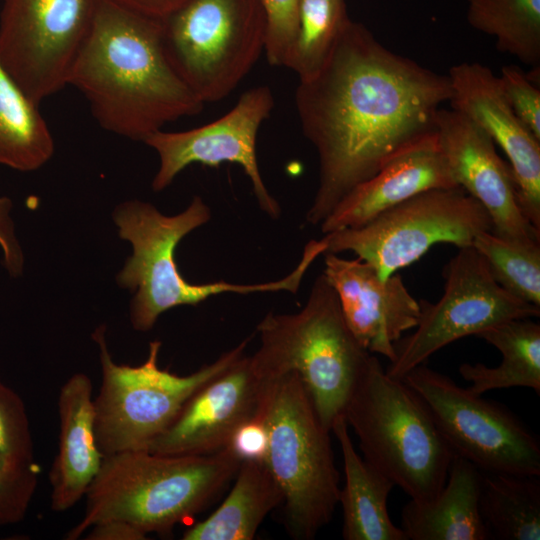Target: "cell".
<instances>
[{
  "label": "cell",
  "mask_w": 540,
  "mask_h": 540,
  "mask_svg": "<svg viewBox=\"0 0 540 540\" xmlns=\"http://www.w3.org/2000/svg\"><path fill=\"white\" fill-rule=\"evenodd\" d=\"M450 97L448 75L387 49L350 19L320 69L299 79L295 92L302 132L319 160L306 221L320 225L353 188L434 134Z\"/></svg>",
  "instance_id": "6da1fadb"
},
{
  "label": "cell",
  "mask_w": 540,
  "mask_h": 540,
  "mask_svg": "<svg viewBox=\"0 0 540 540\" xmlns=\"http://www.w3.org/2000/svg\"><path fill=\"white\" fill-rule=\"evenodd\" d=\"M68 85L83 94L102 128L142 142L204 106L168 58L163 20L109 0L97 2Z\"/></svg>",
  "instance_id": "7a4b0ae2"
},
{
  "label": "cell",
  "mask_w": 540,
  "mask_h": 540,
  "mask_svg": "<svg viewBox=\"0 0 540 540\" xmlns=\"http://www.w3.org/2000/svg\"><path fill=\"white\" fill-rule=\"evenodd\" d=\"M241 461L229 446L206 455L141 449L104 456L85 494L84 515L65 539H79L107 520L127 522L146 534L169 535L211 502L235 477Z\"/></svg>",
  "instance_id": "3957f363"
},
{
  "label": "cell",
  "mask_w": 540,
  "mask_h": 540,
  "mask_svg": "<svg viewBox=\"0 0 540 540\" xmlns=\"http://www.w3.org/2000/svg\"><path fill=\"white\" fill-rule=\"evenodd\" d=\"M119 237L132 246V255L116 276L121 288L134 293L130 302L133 329L149 331L159 316L171 308L198 305L222 293L288 291L296 293L315 258L303 252L297 266L279 280L256 284L216 281L192 284L181 275L175 250L179 242L196 228L206 224L211 211L198 196L179 214H162L154 205L129 200L117 205L112 214Z\"/></svg>",
  "instance_id": "277c9868"
},
{
  "label": "cell",
  "mask_w": 540,
  "mask_h": 540,
  "mask_svg": "<svg viewBox=\"0 0 540 540\" xmlns=\"http://www.w3.org/2000/svg\"><path fill=\"white\" fill-rule=\"evenodd\" d=\"M260 345L251 355L257 371L272 381L296 373L323 426L331 431L371 353L356 339L337 295L322 273L304 307L292 314L269 312L258 324Z\"/></svg>",
  "instance_id": "5b68a950"
},
{
  "label": "cell",
  "mask_w": 540,
  "mask_h": 540,
  "mask_svg": "<svg viewBox=\"0 0 540 540\" xmlns=\"http://www.w3.org/2000/svg\"><path fill=\"white\" fill-rule=\"evenodd\" d=\"M343 416L363 458L412 500L432 499L444 486L453 452L418 394L389 376L371 354Z\"/></svg>",
  "instance_id": "8992f818"
},
{
  "label": "cell",
  "mask_w": 540,
  "mask_h": 540,
  "mask_svg": "<svg viewBox=\"0 0 540 540\" xmlns=\"http://www.w3.org/2000/svg\"><path fill=\"white\" fill-rule=\"evenodd\" d=\"M259 418L268 436L263 461L283 495L285 529L294 539L312 540L338 505L340 475L331 431L296 373L271 382Z\"/></svg>",
  "instance_id": "52a82bcc"
},
{
  "label": "cell",
  "mask_w": 540,
  "mask_h": 540,
  "mask_svg": "<svg viewBox=\"0 0 540 540\" xmlns=\"http://www.w3.org/2000/svg\"><path fill=\"white\" fill-rule=\"evenodd\" d=\"M106 327L98 326L92 339L99 348L102 380L94 398L95 436L104 456L146 449L174 421L189 398L205 383L245 354L249 338L211 364L181 376L158 364L161 342L149 343L146 360L138 366L113 361Z\"/></svg>",
  "instance_id": "ba28073f"
},
{
  "label": "cell",
  "mask_w": 540,
  "mask_h": 540,
  "mask_svg": "<svg viewBox=\"0 0 540 540\" xmlns=\"http://www.w3.org/2000/svg\"><path fill=\"white\" fill-rule=\"evenodd\" d=\"M176 72L205 104L227 97L264 52L266 18L259 0H189L163 20Z\"/></svg>",
  "instance_id": "9c48e42d"
},
{
  "label": "cell",
  "mask_w": 540,
  "mask_h": 540,
  "mask_svg": "<svg viewBox=\"0 0 540 540\" xmlns=\"http://www.w3.org/2000/svg\"><path fill=\"white\" fill-rule=\"evenodd\" d=\"M492 230L484 207L460 187L421 192L366 224L324 235L325 253L350 251L371 264L381 278L419 260L436 244L472 246Z\"/></svg>",
  "instance_id": "30bf717a"
},
{
  "label": "cell",
  "mask_w": 540,
  "mask_h": 540,
  "mask_svg": "<svg viewBox=\"0 0 540 540\" xmlns=\"http://www.w3.org/2000/svg\"><path fill=\"white\" fill-rule=\"evenodd\" d=\"M402 380L421 398L454 455L484 473L540 476L539 440L511 410L425 363Z\"/></svg>",
  "instance_id": "8fae6325"
},
{
  "label": "cell",
  "mask_w": 540,
  "mask_h": 540,
  "mask_svg": "<svg viewBox=\"0 0 540 540\" xmlns=\"http://www.w3.org/2000/svg\"><path fill=\"white\" fill-rule=\"evenodd\" d=\"M444 292L436 303L420 300L421 315L414 332L395 344V358L386 373L402 379L443 347L501 322L536 318L540 307L504 290L492 277L473 246L458 252L443 268Z\"/></svg>",
  "instance_id": "7c38bea8"
},
{
  "label": "cell",
  "mask_w": 540,
  "mask_h": 540,
  "mask_svg": "<svg viewBox=\"0 0 540 540\" xmlns=\"http://www.w3.org/2000/svg\"><path fill=\"white\" fill-rule=\"evenodd\" d=\"M98 0H2L0 60L37 103L68 85Z\"/></svg>",
  "instance_id": "4fadbf2b"
},
{
  "label": "cell",
  "mask_w": 540,
  "mask_h": 540,
  "mask_svg": "<svg viewBox=\"0 0 540 540\" xmlns=\"http://www.w3.org/2000/svg\"><path fill=\"white\" fill-rule=\"evenodd\" d=\"M273 107L270 88L257 86L245 91L229 112L211 123L179 132L159 130L148 136L144 143L157 152L160 161L152 181L153 190H164L194 163L207 166L235 163L249 177L260 208L270 217L278 218L280 206L264 184L256 156L258 130Z\"/></svg>",
  "instance_id": "5bb4252c"
},
{
  "label": "cell",
  "mask_w": 540,
  "mask_h": 540,
  "mask_svg": "<svg viewBox=\"0 0 540 540\" xmlns=\"http://www.w3.org/2000/svg\"><path fill=\"white\" fill-rule=\"evenodd\" d=\"M272 381L264 378L251 357L244 354L200 387L145 450L206 455L228 447L243 424L259 417Z\"/></svg>",
  "instance_id": "9a60e30c"
},
{
  "label": "cell",
  "mask_w": 540,
  "mask_h": 540,
  "mask_svg": "<svg viewBox=\"0 0 540 540\" xmlns=\"http://www.w3.org/2000/svg\"><path fill=\"white\" fill-rule=\"evenodd\" d=\"M436 136L456 184L489 214L491 231L512 241L540 243V231L520 208L513 171L489 135L460 112L441 108Z\"/></svg>",
  "instance_id": "2e32d148"
},
{
  "label": "cell",
  "mask_w": 540,
  "mask_h": 540,
  "mask_svg": "<svg viewBox=\"0 0 540 540\" xmlns=\"http://www.w3.org/2000/svg\"><path fill=\"white\" fill-rule=\"evenodd\" d=\"M448 77L452 109L472 120L505 152L520 208L540 231V140L515 114L490 68L460 63L450 68Z\"/></svg>",
  "instance_id": "e0dca14e"
},
{
  "label": "cell",
  "mask_w": 540,
  "mask_h": 540,
  "mask_svg": "<svg viewBox=\"0 0 540 540\" xmlns=\"http://www.w3.org/2000/svg\"><path fill=\"white\" fill-rule=\"evenodd\" d=\"M324 255L323 274L337 295L348 327L369 353L391 362L396 342L418 324L420 302L411 295L400 274L384 279L359 258Z\"/></svg>",
  "instance_id": "ac0fdd59"
},
{
  "label": "cell",
  "mask_w": 540,
  "mask_h": 540,
  "mask_svg": "<svg viewBox=\"0 0 540 540\" xmlns=\"http://www.w3.org/2000/svg\"><path fill=\"white\" fill-rule=\"evenodd\" d=\"M454 187L459 186L450 172L435 132L353 188L319 226L324 234L356 228L421 192Z\"/></svg>",
  "instance_id": "d6986e66"
},
{
  "label": "cell",
  "mask_w": 540,
  "mask_h": 540,
  "mask_svg": "<svg viewBox=\"0 0 540 540\" xmlns=\"http://www.w3.org/2000/svg\"><path fill=\"white\" fill-rule=\"evenodd\" d=\"M92 390L90 378L75 373L58 395V450L49 471L54 512L69 510L85 496L104 458L96 442Z\"/></svg>",
  "instance_id": "ffe728a7"
},
{
  "label": "cell",
  "mask_w": 540,
  "mask_h": 540,
  "mask_svg": "<svg viewBox=\"0 0 540 540\" xmlns=\"http://www.w3.org/2000/svg\"><path fill=\"white\" fill-rule=\"evenodd\" d=\"M482 471L454 455L442 489L432 499H410L401 512L407 540H491L481 517Z\"/></svg>",
  "instance_id": "44dd1931"
},
{
  "label": "cell",
  "mask_w": 540,
  "mask_h": 540,
  "mask_svg": "<svg viewBox=\"0 0 540 540\" xmlns=\"http://www.w3.org/2000/svg\"><path fill=\"white\" fill-rule=\"evenodd\" d=\"M343 458L345 483L338 504L342 509L345 540H407L388 512V498L395 484L356 451L350 428L342 415L331 427Z\"/></svg>",
  "instance_id": "7402d4cb"
},
{
  "label": "cell",
  "mask_w": 540,
  "mask_h": 540,
  "mask_svg": "<svg viewBox=\"0 0 540 540\" xmlns=\"http://www.w3.org/2000/svg\"><path fill=\"white\" fill-rule=\"evenodd\" d=\"M235 477L223 503L188 528L183 540H251L266 516L282 504V492L263 460H242Z\"/></svg>",
  "instance_id": "603a6c76"
},
{
  "label": "cell",
  "mask_w": 540,
  "mask_h": 540,
  "mask_svg": "<svg viewBox=\"0 0 540 540\" xmlns=\"http://www.w3.org/2000/svg\"><path fill=\"white\" fill-rule=\"evenodd\" d=\"M494 346L502 359L498 366L463 363L459 373L476 395L526 387L540 394V325L532 318L511 319L491 326L477 335Z\"/></svg>",
  "instance_id": "cb8c5ba5"
},
{
  "label": "cell",
  "mask_w": 540,
  "mask_h": 540,
  "mask_svg": "<svg viewBox=\"0 0 540 540\" xmlns=\"http://www.w3.org/2000/svg\"><path fill=\"white\" fill-rule=\"evenodd\" d=\"M38 105L0 60V165L29 172L53 156L54 140Z\"/></svg>",
  "instance_id": "d4e9b609"
},
{
  "label": "cell",
  "mask_w": 540,
  "mask_h": 540,
  "mask_svg": "<svg viewBox=\"0 0 540 540\" xmlns=\"http://www.w3.org/2000/svg\"><path fill=\"white\" fill-rule=\"evenodd\" d=\"M479 509L491 539L539 540V476L482 472Z\"/></svg>",
  "instance_id": "484cf974"
},
{
  "label": "cell",
  "mask_w": 540,
  "mask_h": 540,
  "mask_svg": "<svg viewBox=\"0 0 540 540\" xmlns=\"http://www.w3.org/2000/svg\"><path fill=\"white\" fill-rule=\"evenodd\" d=\"M467 21L496 39L502 53L540 63V0H467Z\"/></svg>",
  "instance_id": "4316f807"
},
{
  "label": "cell",
  "mask_w": 540,
  "mask_h": 540,
  "mask_svg": "<svg viewBox=\"0 0 540 540\" xmlns=\"http://www.w3.org/2000/svg\"><path fill=\"white\" fill-rule=\"evenodd\" d=\"M349 21L345 0H300L296 39L285 67L299 79L315 74Z\"/></svg>",
  "instance_id": "83f0119b"
},
{
  "label": "cell",
  "mask_w": 540,
  "mask_h": 540,
  "mask_svg": "<svg viewBox=\"0 0 540 540\" xmlns=\"http://www.w3.org/2000/svg\"><path fill=\"white\" fill-rule=\"evenodd\" d=\"M472 246L504 290L540 307V243L508 240L490 230L478 234Z\"/></svg>",
  "instance_id": "f1b7e54d"
},
{
  "label": "cell",
  "mask_w": 540,
  "mask_h": 540,
  "mask_svg": "<svg viewBox=\"0 0 540 540\" xmlns=\"http://www.w3.org/2000/svg\"><path fill=\"white\" fill-rule=\"evenodd\" d=\"M0 462L35 465L30 423L22 398L0 380Z\"/></svg>",
  "instance_id": "f546056e"
},
{
  "label": "cell",
  "mask_w": 540,
  "mask_h": 540,
  "mask_svg": "<svg viewBox=\"0 0 540 540\" xmlns=\"http://www.w3.org/2000/svg\"><path fill=\"white\" fill-rule=\"evenodd\" d=\"M266 18L264 52L269 64L285 67L298 30L300 0H259Z\"/></svg>",
  "instance_id": "4dcf8cb0"
},
{
  "label": "cell",
  "mask_w": 540,
  "mask_h": 540,
  "mask_svg": "<svg viewBox=\"0 0 540 540\" xmlns=\"http://www.w3.org/2000/svg\"><path fill=\"white\" fill-rule=\"evenodd\" d=\"M39 467H14L0 462V525L21 522L38 485Z\"/></svg>",
  "instance_id": "1f68e13d"
},
{
  "label": "cell",
  "mask_w": 540,
  "mask_h": 540,
  "mask_svg": "<svg viewBox=\"0 0 540 540\" xmlns=\"http://www.w3.org/2000/svg\"><path fill=\"white\" fill-rule=\"evenodd\" d=\"M499 77L502 89L519 119L540 140V91L520 68L503 66Z\"/></svg>",
  "instance_id": "d6a6232c"
},
{
  "label": "cell",
  "mask_w": 540,
  "mask_h": 540,
  "mask_svg": "<svg viewBox=\"0 0 540 540\" xmlns=\"http://www.w3.org/2000/svg\"><path fill=\"white\" fill-rule=\"evenodd\" d=\"M13 208L9 197H0V248L3 255V265L13 278L20 276L24 267V254L15 233L14 222L11 218Z\"/></svg>",
  "instance_id": "836d02e7"
},
{
  "label": "cell",
  "mask_w": 540,
  "mask_h": 540,
  "mask_svg": "<svg viewBox=\"0 0 540 540\" xmlns=\"http://www.w3.org/2000/svg\"><path fill=\"white\" fill-rule=\"evenodd\" d=\"M267 444V431L258 417L243 424L235 432L229 447L234 450L241 460H263Z\"/></svg>",
  "instance_id": "e575fe53"
},
{
  "label": "cell",
  "mask_w": 540,
  "mask_h": 540,
  "mask_svg": "<svg viewBox=\"0 0 540 540\" xmlns=\"http://www.w3.org/2000/svg\"><path fill=\"white\" fill-rule=\"evenodd\" d=\"M86 540H145L147 534L124 521L99 522L87 531Z\"/></svg>",
  "instance_id": "d590c367"
},
{
  "label": "cell",
  "mask_w": 540,
  "mask_h": 540,
  "mask_svg": "<svg viewBox=\"0 0 540 540\" xmlns=\"http://www.w3.org/2000/svg\"><path fill=\"white\" fill-rule=\"evenodd\" d=\"M133 12L164 20L189 0H109Z\"/></svg>",
  "instance_id": "8d00e7d4"
}]
</instances>
